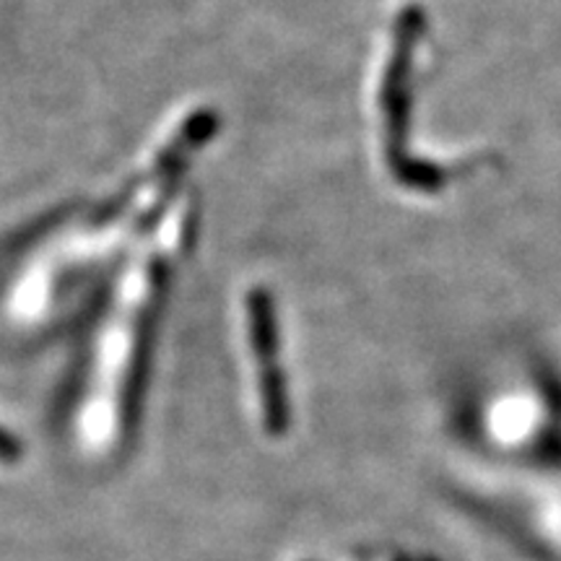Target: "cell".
Returning a JSON list of instances; mask_svg holds the SVG:
<instances>
[{
	"label": "cell",
	"instance_id": "3",
	"mask_svg": "<svg viewBox=\"0 0 561 561\" xmlns=\"http://www.w3.org/2000/svg\"><path fill=\"white\" fill-rule=\"evenodd\" d=\"M392 174H396L401 185L411 187V191H424V193L439 191L447 180V172L442 170L439 164H432V161H419L411 157L398 161V164L392 167Z\"/></svg>",
	"mask_w": 561,
	"mask_h": 561
},
{
	"label": "cell",
	"instance_id": "4",
	"mask_svg": "<svg viewBox=\"0 0 561 561\" xmlns=\"http://www.w3.org/2000/svg\"><path fill=\"white\" fill-rule=\"evenodd\" d=\"M16 453H19V445H16V442H13L5 432H0V458H3V460H11L13 455H16Z\"/></svg>",
	"mask_w": 561,
	"mask_h": 561
},
{
	"label": "cell",
	"instance_id": "1",
	"mask_svg": "<svg viewBox=\"0 0 561 561\" xmlns=\"http://www.w3.org/2000/svg\"><path fill=\"white\" fill-rule=\"evenodd\" d=\"M424 32V11L405 9L396 26V53H392L388 76H385L382 89V107L385 123H388V157L390 167L403 161L405 153V130H409L411 115V55L413 47Z\"/></svg>",
	"mask_w": 561,
	"mask_h": 561
},
{
	"label": "cell",
	"instance_id": "2",
	"mask_svg": "<svg viewBox=\"0 0 561 561\" xmlns=\"http://www.w3.org/2000/svg\"><path fill=\"white\" fill-rule=\"evenodd\" d=\"M250 312V339L252 348L257 354V367H261V396L263 411L268 430L280 432L289 419L286 411V388L280 367L276 362L278 354V331H276V312H273V297L265 289H255L248 297Z\"/></svg>",
	"mask_w": 561,
	"mask_h": 561
}]
</instances>
